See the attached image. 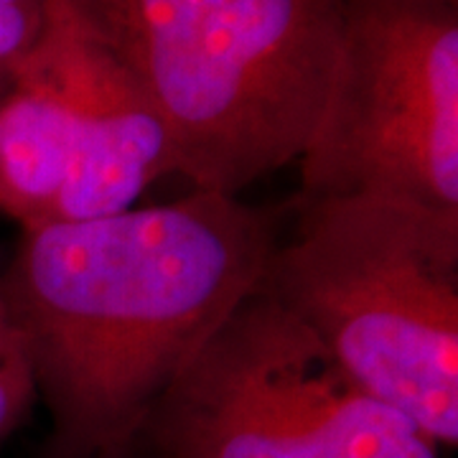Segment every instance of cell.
Returning a JSON list of instances; mask_svg holds the SVG:
<instances>
[{
	"label": "cell",
	"instance_id": "obj_10",
	"mask_svg": "<svg viewBox=\"0 0 458 458\" xmlns=\"http://www.w3.org/2000/svg\"><path fill=\"white\" fill-rule=\"evenodd\" d=\"M410 3H423V5H458V0H410Z\"/></svg>",
	"mask_w": 458,
	"mask_h": 458
},
{
	"label": "cell",
	"instance_id": "obj_1",
	"mask_svg": "<svg viewBox=\"0 0 458 458\" xmlns=\"http://www.w3.org/2000/svg\"><path fill=\"white\" fill-rule=\"evenodd\" d=\"M276 212L191 191L23 229L0 301L51 430L38 458H138L150 410L262 276Z\"/></svg>",
	"mask_w": 458,
	"mask_h": 458
},
{
	"label": "cell",
	"instance_id": "obj_7",
	"mask_svg": "<svg viewBox=\"0 0 458 458\" xmlns=\"http://www.w3.org/2000/svg\"><path fill=\"white\" fill-rule=\"evenodd\" d=\"M72 164V123L59 80L33 47L0 95V212L23 229L49 225Z\"/></svg>",
	"mask_w": 458,
	"mask_h": 458
},
{
	"label": "cell",
	"instance_id": "obj_9",
	"mask_svg": "<svg viewBox=\"0 0 458 458\" xmlns=\"http://www.w3.org/2000/svg\"><path fill=\"white\" fill-rule=\"evenodd\" d=\"M49 0H0V80L38 38Z\"/></svg>",
	"mask_w": 458,
	"mask_h": 458
},
{
	"label": "cell",
	"instance_id": "obj_6",
	"mask_svg": "<svg viewBox=\"0 0 458 458\" xmlns=\"http://www.w3.org/2000/svg\"><path fill=\"white\" fill-rule=\"evenodd\" d=\"M36 47L59 80L72 123V164L51 222L132 209L153 181L174 174L164 120L72 0H49Z\"/></svg>",
	"mask_w": 458,
	"mask_h": 458
},
{
	"label": "cell",
	"instance_id": "obj_8",
	"mask_svg": "<svg viewBox=\"0 0 458 458\" xmlns=\"http://www.w3.org/2000/svg\"><path fill=\"white\" fill-rule=\"evenodd\" d=\"M33 400L36 387L26 349L0 301V441L21 426Z\"/></svg>",
	"mask_w": 458,
	"mask_h": 458
},
{
	"label": "cell",
	"instance_id": "obj_3",
	"mask_svg": "<svg viewBox=\"0 0 458 458\" xmlns=\"http://www.w3.org/2000/svg\"><path fill=\"white\" fill-rule=\"evenodd\" d=\"M255 291L313 331L428 441L458 445V214L379 197L293 199Z\"/></svg>",
	"mask_w": 458,
	"mask_h": 458
},
{
	"label": "cell",
	"instance_id": "obj_2",
	"mask_svg": "<svg viewBox=\"0 0 458 458\" xmlns=\"http://www.w3.org/2000/svg\"><path fill=\"white\" fill-rule=\"evenodd\" d=\"M164 120L174 174L240 197L301 158L324 113L346 0H72Z\"/></svg>",
	"mask_w": 458,
	"mask_h": 458
},
{
	"label": "cell",
	"instance_id": "obj_5",
	"mask_svg": "<svg viewBox=\"0 0 458 458\" xmlns=\"http://www.w3.org/2000/svg\"><path fill=\"white\" fill-rule=\"evenodd\" d=\"M298 199L379 197L458 214V5L346 0Z\"/></svg>",
	"mask_w": 458,
	"mask_h": 458
},
{
	"label": "cell",
	"instance_id": "obj_4",
	"mask_svg": "<svg viewBox=\"0 0 458 458\" xmlns=\"http://www.w3.org/2000/svg\"><path fill=\"white\" fill-rule=\"evenodd\" d=\"M153 458H441L260 291L227 313L150 410Z\"/></svg>",
	"mask_w": 458,
	"mask_h": 458
}]
</instances>
